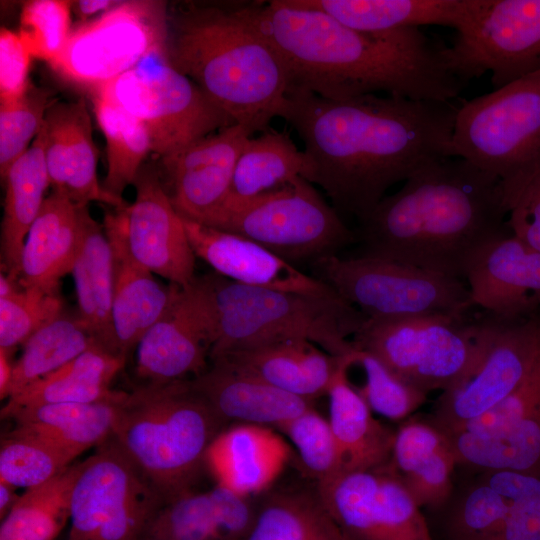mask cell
<instances>
[{
  "instance_id": "6da1fadb",
  "label": "cell",
  "mask_w": 540,
  "mask_h": 540,
  "mask_svg": "<svg viewBox=\"0 0 540 540\" xmlns=\"http://www.w3.org/2000/svg\"><path fill=\"white\" fill-rule=\"evenodd\" d=\"M457 111L451 101L376 94L332 100L291 89L279 117L304 143L306 180L361 223L392 185L431 161L454 157Z\"/></svg>"
},
{
  "instance_id": "7a4b0ae2",
  "label": "cell",
  "mask_w": 540,
  "mask_h": 540,
  "mask_svg": "<svg viewBox=\"0 0 540 540\" xmlns=\"http://www.w3.org/2000/svg\"><path fill=\"white\" fill-rule=\"evenodd\" d=\"M250 14L280 54L291 89L338 100L376 92L450 102L467 85L449 47L417 27L361 31L286 0L248 1Z\"/></svg>"
},
{
  "instance_id": "3957f363",
  "label": "cell",
  "mask_w": 540,
  "mask_h": 540,
  "mask_svg": "<svg viewBox=\"0 0 540 540\" xmlns=\"http://www.w3.org/2000/svg\"><path fill=\"white\" fill-rule=\"evenodd\" d=\"M500 180L460 157L422 166L360 223L363 253L464 279L485 245L511 232Z\"/></svg>"
},
{
  "instance_id": "277c9868",
  "label": "cell",
  "mask_w": 540,
  "mask_h": 540,
  "mask_svg": "<svg viewBox=\"0 0 540 540\" xmlns=\"http://www.w3.org/2000/svg\"><path fill=\"white\" fill-rule=\"evenodd\" d=\"M170 20L166 53L173 67L235 123L252 133L267 131L280 115L290 80L248 1L189 3Z\"/></svg>"
},
{
  "instance_id": "5b68a950",
  "label": "cell",
  "mask_w": 540,
  "mask_h": 540,
  "mask_svg": "<svg viewBox=\"0 0 540 540\" xmlns=\"http://www.w3.org/2000/svg\"><path fill=\"white\" fill-rule=\"evenodd\" d=\"M224 423L190 380L127 392L112 435L163 502L193 490Z\"/></svg>"
},
{
  "instance_id": "8992f818",
  "label": "cell",
  "mask_w": 540,
  "mask_h": 540,
  "mask_svg": "<svg viewBox=\"0 0 540 540\" xmlns=\"http://www.w3.org/2000/svg\"><path fill=\"white\" fill-rule=\"evenodd\" d=\"M213 322L209 359L287 339H304L333 356L354 351L349 338L366 317L342 297H317L247 286L217 273L198 277Z\"/></svg>"
},
{
  "instance_id": "52a82bcc",
  "label": "cell",
  "mask_w": 540,
  "mask_h": 540,
  "mask_svg": "<svg viewBox=\"0 0 540 540\" xmlns=\"http://www.w3.org/2000/svg\"><path fill=\"white\" fill-rule=\"evenodd\" d=\"M452 148L500 180L509 213L540 171V70L458 107Z\"/></svg>"
},
{
  "instance_id": "ba28073f",
  "label": "cell",
  "mask_w": 540,
  "mask_h": 540,
  "mask_svg": "<svg viewBox=\"0 0 540 540\" xmlns=\"http://www.w3.org/2000/svg\"><path fill=\"white\" fill-rule=\"evenodd\" d=\"M313 267L315 277L331 286L366 319L466 317L474 307L461 279L392 260L330 255L315 260Z\"/></svg>"
},
{
  "instance_id": "9c48e42d",
  "label": "cell",
  "mask_w": 540,
  "mask_h": 540,
  "mask_svg": "<svg viewBox=\"0 0 540 540\" xmlns=\"http://www.w3.org/2000/svg\"><path fill=\"white\" fill-rule=\"evenodd\" d=\"M481 338L482 319L428 315L366 319L352 342L398 378L428 394L446 391L466 374L479 352Z\"/></svg>"
},
{
  "instance_id": "30bf717a",
  "label": "cell",
  "mask_w": 540,
  "mask_h": 540,
  "mask_svg": "<svg viewBox=\"0 0 540 540\" xmlns=\"http://www.w3.org/2000/svg\"><path fill=\"white\" fill-rule=\"evenodd\" d=\"M92 92L141 120L148 129L152 151L160 158L236 124L173 67L166 48Z\"/></svg>"
},
{
  "instance_id": "8fae6325",
  "label": "cell",
  "mask_w": 540,
  "mask_h": 540,
  "mask_svg": "<svg viewBox=\"0 0 540 540\" xmlns=\"http://www.w3.org/2000/svg\"><path fill=\"white\" fill-rule=\"evenodd\" d=\"M250 239L292 263L336 255L356 241L335 208L299 176L210 225Z\"/></svg>"
},
{
  "instance_id": "7c38bea8",
  "label": "cell",
  "mask_w": 540,
  "mask_h": 540,
  "mask_svg": "<svg viewBox=\"0 0 540 540\" xmlns=\"http://www.w3.org/2000/svg\"><path fill=\"white\" fill-rule=\"evenodd\" d=\"M539 362V315L482 318L476 359L455 385L441 393L430 423L445 434L458 430L512 393Z\"/></svg>"
},
{
  "instance_id": "4fadbf2b",
  "label": "cell",
  "mask_w": 540,
  "mask_h": 540,
  "mask_svg": "<svg viewBox=\"0 0 540 540\" xmlns=\"http://www.w3.org/2000/svg\"><path fill=\"white\" fill-rule=\"evenodd\" d=\"M97 447L72 490L68 540H140L163 500L112 436Z\"/></svg>"
},
{
  "instance_id": "5bb4252c",
  "label": "cell",
  "mask_w": 540,
  "mask_h": 540,
  "mask_svg": "<svg viewBox=\"0 0 540 540\" xmlns=\"http://www.w3.org/2000/svg\"><path fill=\"white\" fill-rule=\"evenodd\" d=\"M167 35L163 2H119L71 31L50 66L64 80L92 91L166 48Z\"/></svg>"
},
{
  "instance_id": "9a60e30c",
  "label": "cell",
  "mask_w": 540,
  "mask_h": 540,
  "mask_svg": "<svg viewBox=\"0 0 540 540\" xmlns=\"http://www.w3.org/2000/svg\"><path fill=\"white\" fill-rule=\"evenodd\" d=\"M134 185L131 204L105 213L103 227L112 249L171 284L188 287L196 278V256L160 174L143 165Z\"/></svg>"
},
{
  "instance_id": "2e32d148",
  "label": "cell",
  "mask_w": 540,
  "mask_h": 540,
  "mask_svg": "<svg viewBox=\"0 0 540 540\" xmlns=\"http://www.w3.org/2000/svg\"><path fill=\"white\" fill-rule=\"evenodd\" d=\"M449 54L466 84L489 71L499 89L539 71L540 0H482Z\"/></svg>"
},
{
  "instance_id": "e0dca14e",
  "label": "cell",
  "mask_w": 540,
  "mask_h": 540,
  "mask_svg": "<svg viewBox=\"0 0 540 540\" xmlns=\"http://www.w3.org/2000/svg\"><path fill=\"white\" fill-rule=\"evenodd\" d=\"M317 495L352 540H433L420 507L391 463L339 473L318 483Z\"/></svg>"
},
{
  "instance_id": "ac0fdd59",
  "label": "cell",
  "mask_w": 540,
  "mask_h": 540,
  "mask_svg": "<svg viewBox=\"0 0 540 540\" xmlns=\"http://www.w3.org/2000/svg\"><path fill=\"white\" fill-rule=\"evenodd\" d=\"M213 341L209 302L198 277L179 288L161 318L136 347L135 373L144 384L186 380L207 369Z\"/></svg>"
},
{
  "instance_id": "d6986e66",
  "label": "cell",
  "mask_w": 540,
  "mask_h": 540,
  "mask_svg": "<svg viewBox=\"0 0 540 540\" xmlns=\"http://www.w3.org/2000/svg\"><path fill=\"white\" fill-rule=\"evenodd\" d=\"M253 133L240 124L225 127L160 158L162 180L177 213L207 225L220 211L236 162Z\"/></svg>"
},
{
  "instance_id": "ffe728a7",
  "label": "cell",
  "mask_w": 540,
  "mask_h": 540,
  "mask_svg": "<svg viewBox=\"0 0 540 540\" xmlns=\"http://www.w3.org/2000/svg\"><path fill=\"white\" fill-rule=\"evenodd\" d=\"M183 219L196 258L232 281L263 289L317 297L340 296L264 246L240 235ZM341 297V296H340Z\"/></svg>"
},
{
  "instance_id": "44dd1931",
  "label": "cell",
  "mask_w": 540,
  "mask_h": 540,
  "mask_svg": "<svg viewBox=\"0 0 540 540\" xmlns=\"http://www.w3.org/2000/svg\"><path fill=\"white\" fill-rule=\"evenodd\" d=\"M464 280L473 306L492 316L517 319L540 308V252L512 233L481 248Z\"/></svg>"
},
{
  "instance_id": "7402d4cb",
  "label": "cell",
  "mask_w": 540,
  "mask_h": 540,
  "mask_svg": "<svg viewBox=\"0 0 540 540\" xmlns=\"http://www.w3.org/2000/svg\"><path fill=\"white\" fill-rule=\"evenodd\" d=\"M50 185L76 205L96 201L113 208L123 198L104 190L97 178V150L90 114L83 100L52 102L41 128Z\"/></svg>"
},
{
  "instance_id": "603a6c76",
  "label": "cell",
  "mask_w": 540,
  "mask_h": 540,
  "mask_svg": "<svg viewBox=\"0 0 540 540\" xmlns=\"http://www.w3.org/2000/svg\"><path fill=\"white\" fill-rule=\"evenodd\" d=\"M255 515L249 498L216 484L163 502L140 540H243Z\"/></svg>"
},
{
  "instance_id": "cb8c5ba5",
  "label": "cell",
  "mask_w": 540,
  "mask_h": 540,
  "mask_svg": "<svg viewBox=\"0 0 540 540\" xmlns=\"http://www.w3.org/2000/svg\"><path fill=\"white\" fill-rule=\"evenodd\" d=\"M190 382L223 423L279 428L314 406L218 360Z\"/></svg>"
},
{
  "instance_id": "d4e9b609",
  "label": "cell",
  "mask_w": 540,
  "mask_h": 540,
  "mask_svg": "<svg viewBox=\"0 0 540 540\" xmlns=\"http://www.w3.org/2000/svg\"><path fill=\"white\" fill-rule=\"evenodd\" d=\"M289 456L288 444L270 427L234 424L215 437L205 465L216 484L250 498L277 479Z\"/></svg>"
},
{
  "instance_id": "484cf974",
  "label": "cell",
  "mask_w": 540,
  "mask_h": 540,
  "mask_svg": "<svg viewBox=\"0 0 540 540\" xmlns=\"http://www.w3.org/2000/svg\"><path fill=\"white\" fill-rule=\"evenodd\" d=\"M353 352L340 357L326 394L329 398L328 421L338 449L340 473L390 464L395 440V432L373 417L372 410L349 381Z\"/></svg>"
},
{
  "instance_id": "4316f807",
  "label": "cell",
  "mask_w": 540,
  "mask_h": 540,
  "mask_svg": "<svg viewBox=\"0 0 540 540\" xmlns=\"http://www.w3.org/2000/svg\"><path fill=\"white\" fill-rule=\"evenodd\" d=\"M222 361L290 394L313 401L327 394L340 357L304 339H287L226 353Z\"/></svg>"
},
{
  "instance_id": "83f0119b",
  "label": "cell",
  "mask_w": 540,
  "mask_h": 540,
  "mask_svg": "<svg viewBox=\"0 0 540 540\" xmlns=\"http://www.w3.org/2000/svg\"><path fill=\"white\" fill-rule=\"evenodd\" d=\"M82 240L79 206L53 191L32 224L22 250L18 282L22 288L59 292L71 273Z\"/></svg>"
},
{
  "instance_id": "f1b7e54d",
  "label": "cell",
  "mask_w": 540,
  "mask_h": 540,
  "mask_svg": "<svg viewBox=\"0 0 540 540\" xmlns=\"http://www.w3.org/2000/svg\"><path fill=\"white\" fill-rule=\"evenodd\" d=\"M292 6L318 10L361 31H387L442 25L461 31L482 0H286Z\"/></svg>"
},
{
  "instance_id": "f546056e",
  "label": "cell",
  "mask_w": 540,
  "mask_h": 540,
  "mask_svg": "<svg viewBox=\"0 0 540 540\" xmlns=\"http://www.w3.org/2000/svg\"><path fill=\"white\" fill-rule=\"evenodd\" d=\"M127 395L90 403H50L15 412L11 433L43 440L73 460L90 447L99 446L114 432L120 407Z\"/></svg>"
},
{
  "instance_id": "4dcf8cb0",
  "label": "cell",
  "mask_w": 540,
  "mask_h": 540,
  "mask_svg": "<svg viewBox=\"0 0 540 540\" xmlns=\"http://www.w3.org/2000/svg\"><path fill=\"white\" fill-rule=\"evenodd\" d=\"M457 464L449 439L431 423L408 421L395 432L391 466L419 507L447 502Z\"/></svg>"
},
{
  "instance_id": "1f68e13d",
  "label": "cell",
  "mask_w": 540,
  "mask_h": 540,
  "mask_svg": "<svg viewBox=\"0 0 540 540\" xmlns=\"http://www.w3.org/2000/svg\"><path fill=\"white\" fill-rule=\"evenodd\" d=\"M126 357L96 344L69 363L6 400L1 419L24 408L50 403H90L113 400L125 391L113 390L111 382Z\"/></svg>"
},
{
  "instance_id": "d6a6232c",
  "label": "cell",
  "mask_w": 540,
  "mask_h": 540,
  "mask_svg": "<svg viewBox=\"0 0 540 540\" xmlns=\"http://www.w3.org/2000/svg\"><path fill=\"white\" fill-rule=\"evenodd\" d=\"M309 172L307 157L288 133L269 128L250 138L236 162L226 200L207 226L296 177L307 179Z\"/></svg>"
},
{
  "instance_id": "836d02e7",
  "label": "cell",
  "mask_w": 540,
  "mask_h": 540,
  "mask_svg": "<svg viewBox=\"0 0 540 540\" xmlns=\"http://www.w3.org/2000/svg\"><path fill=\"white\" fill-rule=\"evenodd\" d=\"M78 206L82 240L71 272L78 301V316L98 343L114 353L111 321L113 251L104 227L90 216L87 205Z\"/></svg>"
},
{
  "instance_id": "e575fe53",
  "label": "cell",
  "mask_w": 540,
  "mask_h": 540,
  "mask_svg": "<svg viewBox=\"0 0 540 540\" xmlns=\"http://www.w3.org/2000/svg\"><path fill=\"white\" fill-rule=\"evenodd\" d=\"M3 179L6 193L1 225V260L5 274L18 281L25 239L42 209L45 191L50 185L41 130Z\"/></svg>"
},
{
  "instance_id": "d590c367",
  "label": "cell",
  "mask_w": 540,
  "mask_h": 540,
  "mask_svg": "<svg viewBox=\"0 0 540 540\" xmlns=\"http://www.w3.org/2000/svg\"><path fill=\"white\" fill-rule=\"evenodd\" d=\"M112 248V247H111ZM113 251L114 291L111 311L114 353L126 357L161 318L180 286H164L149 271Z\"/></svg>"
},
{
  "instance_id": "8d00e7d4",
  "label": "cell",
  "mask_w": 540,
  "mask_h": 540,
  "mask_svg": "<svg viewBox=\"0 0 540 540\" xmlns=\"http://www.w3.org/2000/svg\"><path fill=\"white\" fill-rule=\"evenodd\" d=\"M445 435L458 464L540 477V409L492 436Z\"/></svg>"
},
{
  "instance_id": "74e56055",
  "label": "cell",
  "mask_w": 540,
  "mask_h": 540,
  "mask_svg": "<svg viewBox=\"0 0 540 540\" xmlns=\"http://www.w3.org/2000/svg\"><path fill=\"white\" fill-rule=\"evenodd\" d=\"M84 461L23 493L1 520L0 540H55L70 521L71 495Z\"/></svg>"
},
{
  "instance_id": "f35d334b",
  "label": "cell",
  "mask_w": 540,
  "mask_h": 540,
  "mask_svg": "<svg viewBox=\"0 0 540 540\" xmlns=\"http://www.w3.org/2000/svg\"><path fill=\"white\" fill-rule=\"evenodd\" d=\"M243 540H352L318 495L301 491L274 494L256 513Z\"/></svg>"
},
{
  "instance_id": "ab89813d",
  "label": "cell",
  "mask_w": 540,
  "mask_h": 540,
  "mask_svg": "<svg viewBox=\"0 0 540 540\" xmlns=\"http://www.w3.org/2000/svg\"><path fill=\"white\" fill-rule=\"evenodd\" d=\"M96 344H99L97 339L79 316L61 313L23 344V353L14 363L8 399Z\"/></svg>"
},
{
  "instance_id": "60d3db41",
  "label": "cell",
  "mask_w": 540,
  "mask_h": 540,
  "mask_svg": "<svg viewBox=\"0 0 540 540\" xmlns=\"http://www.w3.org/2000/svg\"><path fill=\"white\" fill-rule=\"evenodd\" d=\"M94 113L105 136L107 172L103 188L115 197L134 184L147 154L152 151L144 123L121 106L93 94Z\"/></svg>"
},
{
  "instance_id": "b9f144b4",
  "label": "cell",
  "mask_w": 540,
  "mask_h": 540,
  "mask_svg": "<svg viewBox=\"0 0 540 540\" xmlns=\"http://www.w3.org/2000/svg\"><path fill=\"white\" fill-rule=\"evenodd\" d=\"M73 459L35 437L9 432L0 444V480L26 490L59 475Z\"/></svg>"
},
{
  "instance_id": "7bdbcfd3",
  "label": "cell",
  "mask_w": 540,
  "mask_h": 540,
  "mask_svg": "<svg viewBox=\"0 0 540 540\" xmlns=\"http://www.w3.org/2000/svg\"><path fill=\"white\" fill-rule=\"evenodd\" d=\"M353 365H359L365 384L357 388L372 412L390 420H401L416 411L427 394L398 378L371 353L355 348Z\"/></svg>"
},
{
  "instance_id": "ee69618b",
  "label": "cell",
  "mask_w": 540,
  "mask_h": 540,
  "mask_svg": "<svg viewBox=\"0 0 540 540\" xmlns=\"http://www.w3.org/2000/svg\"><path fill=\"white\" fill-rule=\"evenodd\" d=\"M59 292L21 288L0 298V348L12 350L62 313Z\"/></svg>"
},
{
  "instance_id": "f6af8a7d",
  "label": "cell",
  "mask_w": 540,
  "mask_h": 540,
  "mask_svg": "<svg viewBox=\"0 0 540 540\" xmlns=\"http://www.w3.org/2000/svg\"><path fill=\"white\" fill-rule=\"evenodd\" d=\"M50 94L30 84L18 99L0 103V172L2 179L11 165L30 147L40 132Z\"/></svg>"
},
{
  "instance_id": "bcb514c9",
  "label": "cell",
  "mask_w": 540,
  "mask_h": 540,
  "mask_svg": "<svg viewBox=\"0 0 540 540\" xmlns=\"http://www.w3.org/2000/svg\"><path fill=\"white\" fill-rule=\"evenodd\" d=\"M71 1L32 0L20 15L19 36L33 58L52 64L64 50L71 34Z\"/></svg>"
},
{
  "instance_id": "7dc6e473",
  "label": "cell",
  "mask_w": 540,
  "mask_h": 540,
  "mask_svg": "<svg viewBox=\"0 0 540 540\" xmlns=\"http://www.w3.org/2000/svg\"><path fill=\"white\" fill-rule=\"evenodd\" d=\"M278 429L293 443L303 466L317 483L340 473L338 449L329 421L314 406Z\"/></svg>"
},
{
  "instance_id": "c3c4849f",
  "label": "cell",
  "mask_w": 540,
  "mask_h": 540,
  "mask_svg": "<svg viewBox=\"0 0 540 540\" xmlns=\"http://www.w3.org/2000/svg\"><path fill=\"white\" fill-rule=\"evenodd\" d=\"M509 509V500L481 480L463 495L452 512L453 540H490L501 529Z\"/></svg>"
},
{
  "instance_id": "681fc988",
  "label": "cell",
  "mask_w": 540,
  "mask_h": 540,
  "mask_svg": "<svg viewBox=\"0 0 540 540\" xmlns=\"http://www.w3.org/2000/svg\"><path fill=\"white\" fill-rule=\"evenodd\" d=\"M539 409L540 362L506 398L481 416L468 421L458 430L449 434L467 433L479 437L492 436L508 429Z\"/></svg>"
},
{
  "instance_id": "f907efd6",
  "label": "cell",
  "mask_w": 540,
  "mask_h": 540,
  "mask_svg": "<svg viewBox=\"0 0 540 540\" xmlns=\"http://www.w3.org/2000/svg\"><path fill=\"white\" fill-rule=\"evenodd\" d=\"M33 56L19 34L0 30V103L20 98L29 88L28 78Z\"/></svg>"
},
{
  "instance_id": "816d5d0a",
  "label": "cell",
  "mask_w": 540,
  "mask_h": 540,
  "mask_svg": "<svg viewBox=\"0 0 540 540\" xmlns=\"http://www.w3.org/2000/svg\"><path fill=\"white\" fill-rule=\"evenodd\" d=\"M507 224L513 235L540 252V171L513 200Z\"/></svg>"
},
{
  "instance_id": "f5cc1de1",
  "label": "cell",
  "mask_w": 540,
  "mask_h": 540,
  "mask_svg": "<svg viewBox=\"0 0 540 540\" xmlns=\"http://www.w3.org/2000/svg\"><path fill=\"white\" fill-rule=\"evenodd\" d=\"M118 3L119 2L117 1L111 0H80L71 1V8L72 11L75 12L79 18L85 20L93 14L110 10Z\"/></svg>"
},
{
  "instance_id": "db71d44e",
  "label": "cell",
  "mask_w": 540,
  "mask_h": 540,
  "mask_svg": "<svg viewBox=\"0 0 540 540\" xmlns=\"http://www.w3.org/2000/svg\"><path fill=\"white\" fill-rule=\"evenodd\" d=\"M12 352L0 348V398L7 400L13 378L14 363L11 359Z\"/></svg>"
},
{
  "instance_id": "11a10c76",
  "label": "cell",
  "mask_w": 540,
  "mask_h": 540,
  "mask_svg": "<svg viewBox=\"0 0 540 540\" xmlns=\"http://www.w3.org/2000/svg\"><path fill=\"white\" fill-rule=\"evenodd\" d=\"M17 488L5 481L0 480V519L2 520L16 505L21 495Z\"/></svg>"
}]
</instances>
